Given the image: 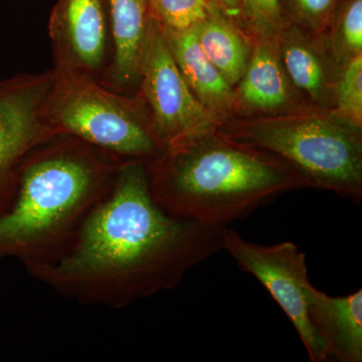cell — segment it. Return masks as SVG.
I'll use <instances>...</instances> for the list:
<instances>
[{
	"instance_id": "4",
	"label": "cell",
	"mask_w": 362,
	"mask_h": 362,
	"mask_svg": "<svg viewBox=\"0 0 362 362\" xmlns=\"http://www.w3.org/2000/svg\"><path fill=\"white\" fill-rule=\"evenodd\" d=\"M218 131L284 164L302 187L361 201V130L341 122L328 110L303 106L275 115L235 117Z\"/></svg>"
},
{
	"instance_id": "3",
	"label": "cell",
	"mask_w": 362,
	"mask_h": 362,
	"mask_svg": "<svg viewBox=\"0 0 362 362\" xmlns=\"http://www.w3.org/2000/svg\"><path fill=\"white\" fill-rule=\"evenodd\" d=\"M146 170L163 211L218 230L302 187L284 164L218 131L146 161Z\"/></svg>"
},
{
	"instance_id": "18",
	"label": "cell",
	"mask_w": 362,
	"mask_h": 362,
	"mask_svg": "<svg viewBox=\"0 0 362 362\" xmlns=\"http://www.w3.org/2000/svg\"><path fill=\"white\" fill-rule=\"evenodd\" d=\"M344 0H281L287 23L324 37Z\"/></svg>"
},
{
	"instance_id": "15",
	"label": "cell",
	"mask_w": 362,
	"mask_h": 362,
	"mask_svg": "<svg viewBox=\"0 0 362 362\" xmlns=\"http://www.w3.org/2000/svg\"><path fill=\"white\" fill-rule=\"evenodd\" d=\"M192 28L207 58L235 88L251 56L252 44L246 32L214 4L206 18Z\"/></svg>"
},
{
	"instance_id": "10",
	"label": "cell",
	"mask_w": 362,
	"mask_h": 362,
	"mask_svg": "<svg viewBox=\"0 0 362 362\" xmlns=\"http://www.w3.org/2000/svg\"><path fill=\"white\" fill-rule=\"evenodd\" d=\"M276 42L286 74L304 103L329 111L341 68L324 37L287 23Z\"/></svg>"
},
{
	"instance_id": "12",
	"label": "cell",
	"mask_w": 362,
	"mask_h": 362,
	"mask_svg": "<svg viewBox=\"0 0 362 362\" xmlns=\"http://www.w3.org/2000/svg\"><path fill=\"white\" fill-rule=\"evenodd\" d=\"M112 35V59L101 84L131 95L137 90L143 47L151 14L147 0H106Z\"/></svg>"
},
{
	"instance_id": "9",
	"label": "cell",
	"mask_w": 362,
	"mask_h": 362,
	"mask_svg": "<svg viewBox=\"0 0 362 362\" xmlns=\"http://www.w3.org/2000/svg\"><path fill=\"white\" fill-rule=\"evenodd\" d=\"M54 66L101 82L112 59L106 0H57L49 20Z\"/></svg>"
},
{
	"instance_id": "17",
	"label": "cell",
	"mask_w": 362,
	"mask_h": 362,
	"mask_svg": "<svg viewBox=\"0 0 362 362\" xmlns=\"http://www.w3.org/2000/svg\"><path fill=\"white\" fill-rule=\"evenodd\" d=\"M329 112L350 127L362 129V54L340 69Z\"/></svg>"
},
{
	"instance_id": "8",
	"label": "cell",
	"mask_w": 362,
	"mask_h": 362,
	"mask_svg": "<svg viewBox=\"0 0 362 362\" xmlns=\"http://www.w3.org/2000/svg\"><path fill=\"white\" fill-rule=\"evenodd\" d=\"M52 81V69L0 80V216L13 206L26 157L57 136L44 118Z\"/></svg>"
},
{
	"instance_id": "7",
	"label": "cell",
	"mask_w": 362,
	"mask_h": 362,
	"mask_svg": "<svg viewBox=\"0 0 362 362\" xmlns=\"http://www.w3.org/2000/svg\"><path fill=\"white\" fill-rule=\"evenodd\" d=\"M221 247L243 271L258 279L297 330L312 362L330 358L329 350L308 314L307 291L310 286L306 256L291 242L272 246L243 239L228 226L221 230Z\"/></svg>"
},
{
	"instance_id": "20",
	"label": "cell",
	"mask_w": 362,
	"mask_h": 362,
	"mask_svg": "<svg viewBox=\"0 0 362 362\" xmlns=\"http://www.w3.org/2000/svg\"><path fill=\"white\" fill-rule=\"evenodd\" d=\"M243 25L254 39H275L287 23L281 0H242Z\"/></svg>"
},
{
	"instance_id": "16",
	"label": "cell",
	"mask_w": 362,
	"mask_h": 362,
	"mask_svg": "<svg viewBox=\"0 0 362 362\" xmlns=\"http://www.w3.org/2000/svg\"><path fill=\"white\" fill-rule=\"evenodd\" d=\"M324 40L340 68L362 54V0L342 2Z\"/></svg>"
},
{
	"instance_id": "14",
	"label": "cell",
	"mask_w": 362,
	"mask_h": 362,
	"mask_svg": "<svg viewBox=\"0 0 362 362\" xmlns=\"http://www.w3.org/2000/svg\"><path fill=\"white\" fill-rule=\"evenodd\" d=\"M312 324L341 362L362 361V290L346 297H331L310 284L307 291Z\"/></svg>"
},
{
	"instance_id": "2",
	"label": "cell",
	"mask_w": 362,
	"mask_h": 362,
	"mask_svg": "<svg viewBox=\"0 0 362 362\" xmlns=\"http://www.w3.org/2000/svg\"><path fill=\"white\" fill-rule=\"evenodd\" d=\"M124 161L71 136L33 149L13 206L0 216V259H18L25 270L59 261Z\"/></svg>"
},
{
	"instance_id": "21",
	"label": "cell",
	"mask_w": 362,
	"mask_h": 362,
	"mask_svg": "<svg viewBox=\"0 0 362 362\" xmlns=\"http://www.w3.org/2000/svg\"><path fill=\"white\" fill-rule=\"evenodd\" d=\"M211 2L220 9L221 13L226 14L228 18L235 21L237 25H239L244 30L242 0H211Z\"/></svg>"
},
{
	"instance_id": "1",
	"label": "cell",
	"mask_w": 362,
	"mask_h": 362,
	"mask_svg": "<svg viewBox=\"0 0 362 362\" xmlns=\"http://www.w3.org/2000/svg\"><path fill=\"white\" fill-rule=\"evenodd\" d=\"M221 230L166 213L152 197L146 161H124L69 251L26 272L78 303L121 309L177 287L223 250Z\"/></svg>"
},
{
	"instance_id": "13",
	"label": "cell",
	"mask_w": 362,
	"mask_h": 362,
	"mask_svg": "<svg viewBox=\"0 0 362 362\" xmlns=\"http://www.w3.org/2000/svg\"><path fill=\"white\" fill-rule=\"evenodd\" d=\"M160 28L178 70L197 99L220 121L221 125L233 119L235 116V88L207 58L194 28Z\"/></svg>"
},
{
	"instance_id": "19",
	"label": "cell",
	"mask_w": 362,
	"mask_h": 362,
	"mask_svg": "<svg viewBox=\"0 0 362 362\" xmlns=\"http://www.w3.org/2000/svg\"><path fill=\"white\" fill-rule=\"evenodd\" d=\"M150 14L161 28L187 30L206 18L211 0H147Z\"/></svg>"
},
{
	"instance_id": "11",
	"label": "cell",
	"mask_w": 362,
	"mask_h": 362,
	"mask_svg": "<svg viewBox=\"0 0 362 362\" xmlns=\"http://www.w3.org/2000/svg\"><path fill=\"white\" fill-rule=\"evenodd\" d=\"M235 115H275L308 106L293 87L279 56L275 39L252 40L246 70L235 87Z\"/></svg>"
},
{
	"instance_id": "5",
	"label": "cell",
	"mask_w": 362,
	"mask_h": 362,
	"mask_svg": "<svg viewBox=\"0 0 362 362\" xmlns=\"http://www.w3.org/2000/svg\"><path fill=\"white\" fill-rule=\"evenodd\" d=\"M44 118L54 135L71 136L121 160L163 154L137 94L105 87L94 78L54 66Z\"/></svg>"
},
{
	"instance_id": "6",
	"label": "cell",
	"mask_w": 362,
	"mask_h": 362,
	"mask_svg": "<svg viewBox=\"0 0 362 362\" xmlns=\"http://www.w3.org/2000/svg\"><path fill=\"white\" fill-rule=\"evenodd\" d=\"M137 90L163 153L220 128V121L188 87L153 18L143 47Z\"/></svg>"
}]
</instances>
